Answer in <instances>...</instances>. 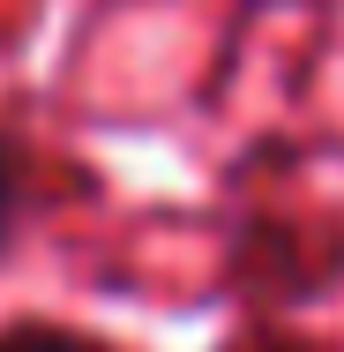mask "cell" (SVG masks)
I'll use <instances>...</instances> for the list:
<instances>
[{
	"instance_id": "3957f363",
	"label": "cell",
	"mask_w": 344,
	"mask_h": 352,
	"mask_svg": "<svg viewBox=\"0 0 344 352\" xmlns=\"http://www.w3.org/2000/svg\"><path fill=\"white\" fill-rule=\"evenodd\" d=\"M262 352H277V345H262Z\"/></svg>"
},
{
	"instance_id": "7a4b0ae2",
	"label": "cell",
	"mask_w": 344,
	"mask_h": 352,
	"mask_svg": "<svg viewBox=\"0 0 344 352\" xmlns=\"http://www.w3.org/2000/svg\"><path fill=\"white\" fill-rule=\"evenodd\" d=\"M0 352H113V345H98L82 330H60V322H8Z\"/></svg>"
},
{
	"instance_id": "6da1fadb",
	"label": "cell",
	"mask_w": 344,
	"mask_h": 352,
	"mask_svg": "<svg viewBox=\"0 0 344 352\" xmlns=\"http://www.w3.org/2000/svg\"><path fill=\"white\" fill-rule=\"evenodd\" d=\"M30 150L15 128H0V255H15V240H23V217H30Z\"/></svg>"
}]
</instances>
